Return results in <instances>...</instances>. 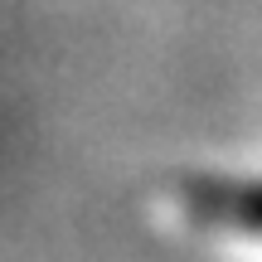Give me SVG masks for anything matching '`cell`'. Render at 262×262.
<instances>
[{"instance_id":"cell-1","label":"cell","mask_w":262,"mask_h":262,"mask_svg":"<svg viewBox=\"0 0 262 262\" xmlns=\"http://www.w3.org/2000/svg\"><path fill=\"white\" fill-rule=\"evenodd\" d=\"M194 199L204 214H219L238 228L262 233V180L257 185H194Z\"/></svg>"}]
</instances>
